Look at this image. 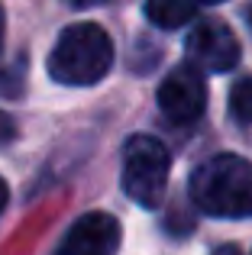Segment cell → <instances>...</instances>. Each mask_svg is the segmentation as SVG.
<instances>
[{"label": "cell", "instance_id": "cell-2", "mask_svg": "<svg viewBox=\"0 0 252 255\" xmlns=\"http://www.w3.org/2000/svg\"><path fill=\"white\" fill-rule=\"evenodd\" d=\"M110 65H114V42L107 29H101L97 23H75L62 29L45 62V71L52 81L65 87H91L107 78Z\"/></svg>", "mask_w": 252, "mask_h": 255}, {"label": "cell", "instance_id": "cell-4", "mask_svg": "<svg viewBox=\"0 0 252 255\" xmlns=\"http://www.w3.org/2000/svg\"><path fill=\"white\" fill-rule=\"evenodd\" d=\"M184 52L197 71H230L240 62V39L223 19H201L184 39Z\"/></svg>", "mask_w": 252, "mask_h": 255}, {"label": "cell", "instance_id": "cell-6", "mask_svg": "<svg viewBox=\"0 0 252 255\" xmlns=\"http://www.w3.org/2000/svg\"><path fill=\"white\" fill-rule=\"evenodd\" d=\"M120 249V223L104 210H91L75 220L65 233L55 255H117Z\"/></svg>", "mask_w": 252, "mask_h": 255}, {"label": "cell", "instance_id": "cell-1", "mask_svg": "<svg viewBox=\"0 0 252 255\" xmlns=\"http://www.w3.org/2000/svg\"><path fill=\"white\" fill-rule=\"evenodd\" d=\"M191 200L201 213L217 220L252 217V165L240 155H214L197 165L188 181Z\"/></svg>", "mask_w": 252, "mask_h": 255}, {"label": "cell", "instance_id": "cell-8", "mask_svg": "<svg viewBox=\"0 0 252 255\" xmlns=\"http://www.w3.org/2000/svg\"><path fill=\"white\" fill-rule=\"evenodd\" d=\"M230 113H233L240 123H252V78L233 84L230 91Z\"/></svg>", "mask_w": 252, "mask_h": 255}, {"label": "cell", "instance_id": "cell-9", "mask_svg": "<svg viewBox=\"0 0 252 255\" xmlns=\"http://www.w3.org/2000/svg\"><path fill=\"white\" fill-rule=\"evenodd\" d=\"M13 139H16V123H13V117H10V113H3V110H0V145L13 142Z\"/></svg>", "mask_w": 252, "mask_h": 255}, {"label": "cell", "instance_id": "cell-3", "mask_svg": "<svg viewBox=\"0 0 252 255\" xmlns=\"http://www.w3.org/2000/svg\"><path fill=\"white\" fill-rule=\"evenodd\" d=\"M168 171H171V155L155 136H132L123 145V171L120 184L126 197L136 200L145 210H155L165 197L168 187Z\"/></svg>", "mask_w": 252, "mask_h": 255}, {"label": "cell", "instance_id": "cell-14", "mask_svg": "<svg viewBox=\"0 0 252 255\" xmlns=\"http://www.w3.org/2000/svg\"><path fill=\"white\" fill-rule=\"evenodd\" d=\"M197 3H223V0H197Z\"/></svg>", "mask_w": 252, "mask_h": 255}, {"label": "cell", "instance_id": "cell-11", "mask_svg": "<svg viewBox=\"0 0 252 255\" xmlns=\"http://www.w3.org/2000/svg\"><path fill=\"white\" fill-rule=\"evenodd\" d=\"M6 204H10V187H6V181L0 178V213L6 210Z\"/></svg>", "mask_w": 252, "mask_h": 255}, {"label": "cell", "instance_id": "cell-13", "mask_svg": "<svg viewBox=\"0 0 252 255\" xmlns=\"http://www.w3.org/2000/svg\"><path fill=\"white\" fill-rule=\"evenodd\" d=\"M3 36H6V13L0 6V49H3Z\"/></svg>", "mask_w": 252, "mask_h": 255}, {"label": "cell", "instance_id": "cell-12", "mask_svg": "<svg viewBox=\"0 0 252 255\" xmlns=\"http://www.w3.org/2000/svg\"><path fill=\"white\" fill-rule=\"evenodd\" d=\"M214 255H243L236 246H220V249H214Z\"/></svg>", "mask_w": 252, "mask_h": 255}, {"label": "cell", "instance_id": "cell-5", "mask_svg": "<svg viewBox=\"0 0 252 255\" xmlns=\"http://www.w3.org/2000/svg\"><path fill=\"white\" fill-rule=\"evenodd\" d=\"M158 107L171 123H194L207 107V84L194 65H178L158 87Z\"/></svg>", "mask_w": 252, "mask_h": 255}, {"label": "cell", "instance_id": "cell-10", "mask_svg": "<svg viewBox=\"0 0 252 255\" xmlns=\"http://www.w3.org/2000/svg\"><path fill=\"white\" fill-rule=\"evenodd\" d=\"M68 6H78V10H88V6H101V3H107V0H65Z\"/></svg>", "mask_w": 252, "mask_h": 255}, {"label": "cell", "instance_id": "cell-7", "mask_svg": "<svg viewBox=\"0 0 252 255\" xmlns=\"http://www.w3.org/2000/svg\"><path fill=\"white\" fill-rule=\"evenodd\" d=\"M145 19L158 29H181L197 19V10L191 0H145Z\"/></svg>", "mask_w": 252, "mask_h": 255}]
</instances>
